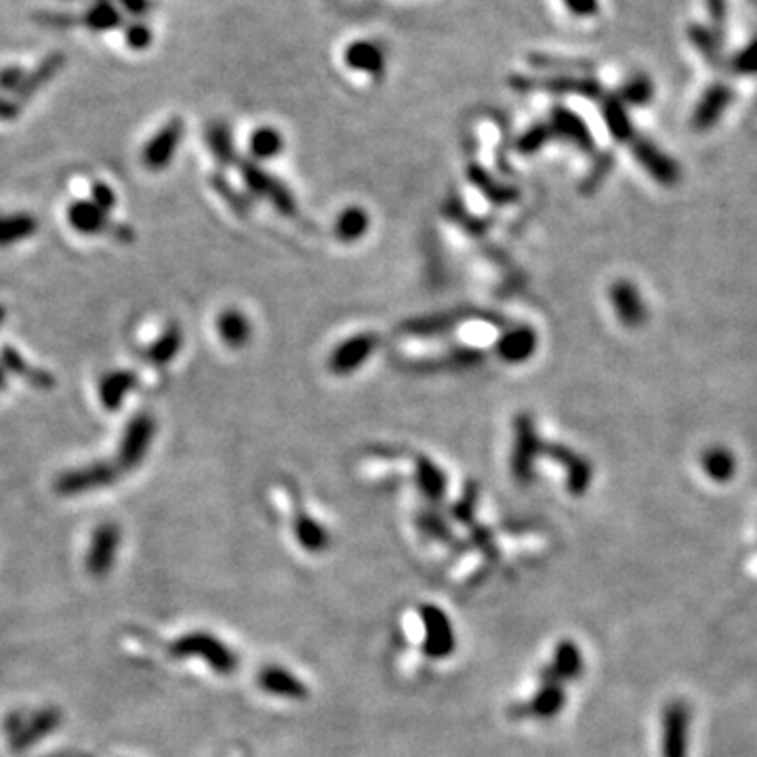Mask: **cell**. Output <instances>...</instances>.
Returning a JSON list of instances; mask_svg holds the SVG:
<instances>
[{
    "label": "cell",
    "instance_id": "6da1fadb",
    "mask_svg": "<svg viewBox=\"0 0 757 757\" xmlns=\"http://www.w3.org/2000/svg\"><path fill=\"white\" fill-rule=\"evenodd\" d=\"M156 436V417L149 413L133 415L123 431L117 453V465L120 471L135 470L146 459L149 447H152Z\"/></svg>",
    "mask_w": 757,
    "mask_h": 757
},
{
    "label": "cell",
    "instance_id": "7a4b0ae2",
    "mask_svg": "<svg viewBox=\"0 0 757 757\" xmlns=\"http://www.w3.org/2000/svg\"><path fill=\"white\" fill-rule=\"evenodd\" d=\"M120 476V470L108 461H95V463L74 467V470L63 471L55 479V490L63 496H77L93 490L106 488L114 484Z\"/></svg>",
    "mask_w": 757,
    "mask_h": 757
},
{
    "label": "cell",
    "instance_id": "3957f363",
    "mask_svg": "<svg viewBox=\"0 0 757 757\" xmlns=\"http://www.w3.org/2000/svg\"><path fill=\"white\" fill-rule=\"evenodd\" d=\"M171 650L175 656L205 658L209 667L223 675L232 673L238 667V658L234 656V652L211 633H189L186 638H179Z\"/></svg>",
    "mask_w": 757,
    "mask_h": 757
},
{
    "label": "cell",
    "instance_id": "277c9868",
    "mask_svg": "<svg viewBox=\"0 0 757 757\" xmlns=\"http://www.w3.org/2000/svg\"><path fill=\"white\" fill-rule=\"evenodd\" d=\"M240 175L245 179V186L251 189L253 194L259 198H268L271 205L276 206V211H280L282 215H293L297 211L294 205V196L291 194L285 183L280 179H276L270 173H265L262 166L255 163H248V160H240Z\"/></svg>",
    "mask_w": 757,
    "mask_h": 757
},
{
    "label": "cell",
    "instance_id": "5b68a950",
    "mask_svg": "<svg viewBox=\"0 0 757 757\" xmlns=\"http://www.w3.org/2000/svg\"><path fill=\"white\" fill-rule=\"evenodd\" d=\"M186 125L183 120L175 117L160 126L158 131L149 137L141 152V163L149 173H160L173 163L175 158L179 143H181Z\"/></svg>",
    "mask_w": 757,
    "mask_h": 757
},
{
    "label": "cell",
    "instance_id": "8992f818",
    "mask_svg": "<svg viewBox=\"0 0 757 757\" xmlns=\"http://www.w3.org/2000/svg\"><path fill=\"white\" fill-rule=\"evenodd\" d=\"M516 442H513L511 455V471L518 482H528L535 473V461L539 456L543 444L539 440V433L535 430L533 419L528 415H518L516 423Z\"/></svg>",
    "mask_w": 757,
    "mask_h": 757
},
{
    "label": "cell",
    "instance_id": "52a82bcc",
    "mask_svg": "<svg viewBox=\"0 0 757 757\" xmlns=\"http://www.w3.org/2000/svg\"><path fill=\"white\" fill-rule=\"evenodd\" d=\"M425 625V652L431 658H447L455 650L456 640L448 616L438 606L425 604L419 610Z\"/></svg>",
    "mask_w": 757,
    "mask_h": 757
},
{
    "label": "cell",
    "instance_id": "ba28073f",
    "mask_svg": "<svg viewBox=\"0 0 757 757\" xmlns=\"http://www.w3.org/2000/svg\"><path fill=\"white\" fill-rule=\"evenodd\" d=\"M688 728H690V711L686 703H669L663 713V757L688 755Z\"/></svg>",
    "mask_w": 757,
    "mask_h": 757
},
{
    "label": "cell",
    "instance_id": "9c48e42d",
    "mask_svg": "<svg viewBox=\"0 0 757 757\" xmlns=\"http://www.w3.org/2000/svg\"><path fill=\"white\" fill-rule=\"evenodd\" d=\"M377 334H356L339 345L328 358V368L333 374H351L362 366L377 348Z\"/></svg>",
    "mask_w": 757,
    "mask_h": 757
},
{
    "label": "cell",
    "instance_id": "30bf717a",
    "mask_svg": "<svg viewBox=\"0 0 757 757\" xmlns=\"http://www.w3.org/2000/svg\"><path fill=\"white\" fill-rule=\"evenodd\" d=\"M610 302L623 326L640 328L648 318L644 299L633 282L616 280L610 288Z\"/></svg>",
    "mask_w": 757,
    "mask_h": 757
},
{
    "label": "cell",
    "instance_id": "8fae6325",
    "mask_svg": "<svg viewBox=\"0 0 757 757\" xmlns=\"http://www.w3.org/2000/svg\"><path fill=\"white\" fill-rule=\"evenodd\" d=\"M633 156L635 160L644 166V171L661 183V186L672 188L680 181V166L675 160L669 158L667 154L661 152L655 143L646 140H635L633 141Z\"/></svg>",
    "mask_w": 757,
    "mask_h": 757
},
{
    "label": "cell",
    "instance_id": "7c38bea8",
    "mask_svg": "<svg viewBox=\"0 0 757 757\" xmlns=\"http://www.w3.org/2000/svg\"><path fill=\"white\" fill-rule=\"evenodd\" d=\"M120 547V528L117 524H101L91 541L86 568L93 576H106L112 568L114 558Z\"/></svg>",
    "mask_w": 757,
    "mask_h": 757
},
{
    "label": "cell",
    "instance_id": "4fadbf2b",
    "mask_svg": "<svg viewBox=\"0 0 757 757\" xmlns=\"http://www.w3.org/2000/svg\"><path fill=\"white\" fill-rule=\"evenodd\" d=\"M566 703V695H564V688L562 681H549V684H543V688L536 695L530 698L528 703L524 705H516V707H511V718H553V715H558L560 711H562Z\"/></svg>",
    "mask_w": 757,
    "mask_h": 757
},
{
    "label": "cell",
    "instance_id": "5bb4252c",
    "mask_svg": "<svg viewBox=\"0 0 757 757\" xmlns=\"http://www.w3.org/2000/svg\"><path fill=\"white\" fill-rule=\"evenodd\" d=\"M545 450L553 461H558V463L566 470V484H568L570 493L576 496L585 495V490L589 488V484H592V476H593L589 461H585L576 453H572L570 448L562 447V444L547 447Z\"/></svg>",
    "mask_w": 757,
    "mask_h": 757
},
{
    "label": "cell",
    "instance_id": "9a60e30c",
    "mask_svg": "<svg viewBox=\"0 0 757 757\" xmlns=\"http://www.w3.org/2000/svg\"><path fill=\"white\" fill-rule=\"evenodd\" d=\"M0 366L4 368V373L17 374V377L24 379L26 383L36 387V390L47 391L55 387L53 374L43 371V368L34 366V364L28 362L26 358L21 356L15 348H11V345H3V348H0Z\"/></svg>",
    "mask_w": 757,
    "mask_h": 757
},
{
    "label": "cell",
    "instance_id": "2e32d148",
    "mask_svg": "<svg viewBox=\"0 0 757 757\" xmlns=\"http://www.w3.org/2000/svg\"><path fill=\"white\" fill-rule=\"evenodd\" d=\"M137 383H140L137 374L133 371H126V368L106 373L100 381V390H97L100 391L101 407L109 410V413H117V410L123 408L125 398L135 390Z\"/></svg>",
    "mask_w": 757,
    "mask_h": 757
},
{
    "label": "cell",
    "instance_id": "e0dca14e",
    "mask_svg": "<svg viewBox=\"0 0 757 757\" xmlns=\"http://www.w3.org/2000/svg\"><path fill=\"white\" fill-rule=\"evenodd\" d=\"M68 223L72 225L74 232L83 236H100L108 232L109 225V215L106 211H101L100 206L93 205L91 200H77L68 206Z\"/></svg>",
    "mask_w": 757,
    "mask_h": 757
},
{
    "label": "cell",
    "instance_id": "ac0fdd59",
    "mask_svg": "<svg viewBox=\"0 0 757 757\" xmlns=\"http://www.w3.org/2000/svg\"><path fill=\"white\" fill-rule=\"evenodd\" d=\"M536 345H539V339H536V333L533 328L518 326L499 339V343H496V354H499L501 360L519 364L528 360V358H533Z\"/></svg>",
    "mask_w": 757,
    "mask_h": 757
},
{
    "label": "cell",
    "instance_id": "d6986e66",
    "mask_svg": "<svg viewBox=\"0 0 757 757\" xmlns=\"http://www.w3.org/2000/svg\"><path fill=\"white\" fill-rule=\"evenodd\" d=\"M40 223L32 213H0V246H13L30 240Z\"/></svg>",
    "mask_w": 757,
    "mask_h": 757
},
{
    "label": "cell",
    "instance_id": "ffe728a7",
    "mask_svg": "<svg viewBox=\"0 0 757 757\" xmlns=\"http://www.w3.org/2000/svg\"><path fill=\"white\" fill-rule=\"evenodd\" d=\"M217 333L219 339H221L228 348L242 350L245 345H248V341H251L253 326L240 310L230 308L223 310L221 314L217 316Z\"/></svg>",
    "mask_w": 757,
    "mask_h": 757
},
{
    "label": "cell",
    "instance_id": "44dd1931",
    "mask_svg": "<svg viewBox=\"0 0 757 757\" xmlns=\"http://www.w3.org/2000/svg\"><path fill=\"white\" fill-rule=\"evenodd\" d=\"M63 63H66V57L61 53H53L49 55L47 60L40 63L38 68H34L32 74H26L24 80H21V85L15 89V101L21 103L26 100H30L32 95H36L40 89H43L44 85L51 83L60 70L63 68Z\"/></svg>",
    "mask_w": 757,
    "mask_h": 757
},
{
    "label": "cell",
    "instance_id": "7402d4cb",
    "mask_svg": "<svg viewBox=\"0 0 757 757\" xmlns=\"http://www.w3.org/2000/svg\"><path fill=\"white\" fill-rule=\"evenodd\" d=\"M259 686L265 692L285 698H305L308 697V686L302 680H297L291 672L280 667H265L259 673Z\"/></svg>",
    "mask_w": 757,
    "mask_h": 757
},
{
    "label": "cell",
    "instance_id": "603a6c76",
    "mask_svg": "<svg viewBox=\"0 0 757 757\" xmlns=\"http://www.w3.org/2000/svg\"><path fill=\"white\" fill-rule=\"evenodd\" d=\"M181 348H183V331L177 322H173V325H169L163 333H160V337L156 339L154 343L148 345L146 351H143V358H146L149 364H154V366L163 368L166 366V364L175 360Z\"/></svg>",
    "mask_w": 757,
    "mask_h": 757
},
{
    "label": "cell",
    "instance_id": "cb8c5ba5",
    "mask_svg": "<svg viewBox=\"0 0 757 757\" xmlns=\"http://www.w3.org/2000/svg\"><path fill=\"white\" fill-rule=\"evenodd\" d=\"M730 101H732V93L728 86H721V85L711 86L707 93L703 95L701 103L697 106V112H695L697 129L701 131L711 129V126L721 118V114L726 112V108L730 106Z\"/></svg>",
    "mask_w": 757,
    "mask_h": 757
},
{
    "label": "cell",
    "instance_id": "d4e9b609",
    "mask_svg": "<svg viewBox=\"0 0 757 757\" xmlns=\"http://www.w3.org/2000/svg\"><path fill=\"white\" fill-rule=\"evenodd\" d=\"M473 311L459 310V311H447V314H436L427 318H415V320H410L402 326V331L408 334H417V337H430V334H440V333L450 331V328H455L456 325H461V322L467 320Z\"/></svg>",
    "mask_w": 757,
    "mask_h": 757
},
{
    "label": "cell",
    "instance_id": "484cf974",
    "mask_svg": "<svg viewBox=\"0 0 757 757\" xmlns=\"http://www.w3.org/2000/svg\"><path fill=\"white\" fill-rule=\"evenodd\" d=\"M552 133H556L558 137H562V140H568L572 143H576L581 149H592L593 148V140H592V133L587 131V126L583 120L576 117V114L568 112V109H556L553 112V129Z\"/></svg>",
    "mask_w": 757,
    "mask_h": 757
},
{
    "label": "cell",
    "instance_id": "4316f807",
    "mask_svg": "<svg viewBox=\"0 0 757 757\" xmlns=\"http://www.w3.org/2000/svg\"><path fill=\"white\" fill-rule=\"evenodd\" d=\"M484 360V351L479 350H471V348H461L455 351H448L444 358H438V360H421L415 364V368H423V371H438V368H444V371H467V368L478 366L479 362Z\"/></svg>",
    "mask_w": 757,
    "mask_h": 757
},
{
    "label": "cell",
    "instance_id": "83f0119b",
    "mask_svg": "<svg viewBox=\"0 0 757 757\" xmlns=\"http://www.w3.org/2000/svg\"><path fill=\"white\" fill-rule=\"evenodd\" d=\"M549 669H552L553 675H556L560 681L579 678L583 672V656L579 646L568 640L560 641L556 655H553V663Z\"/></svg>",
    "mask_w": 757,
    "mask_h": 757
},
{
    "label": "cell",
    "instance_id": "f1b7e54d",
    "mask_svg": "<svg viewBox=\"0 0 757 757\" xmlns=\"http://www.w3.org/2000/svg\"><path fill=\"white\" fill-rule=\"evenodd\" d=\"M293 528H294V536H297L299 545L308 549V552H314V553L325 552L328 543H331V536H328L325 526L318 524L314 518L308 516V513H297Z\"/></svg>",
    "mask_w": 757,
    "mask_h": 757
},
{
    "label": "cell",
    "instance_id": "f546056e",
    "mask_svg": "<svg viewBox=\"0 0 757 757\" xmlns=\"http://www.w3.org/2000/svg\"><path fill=\"white\" fill-rule=\"evenodd\" d=\"M206 146H209L213 158L221 166H230L236 163V149L232 131L225 123H211L206 126Z\"/></svg>",
    "mask_w": 757,
    "mask_h": 757
},
{
    "label": "cell",
    "instance_id": "4dcf8cb0",
    "mask_svg": "<svg viewBox=\"0 0 757 757\" xmlns=\"http://www.w3.org/2000/svg\"><path fill=\"white\" fill-rule=\"evenodd\" d=\"M467 177L471 179L473 183H476V188L487 196L488 200H493L495 205H510V202L518 200L519 192L516 188L511 186H501V183H496L493 177L488 175L487 171L479 169L478 165H471L470 171H467Z\"/></svg>",
    "mask_w": 757,
    "mask_h": 757
},
{
    "label": "cell",
    "instance_id": "1f68e13d",
    "mask_svg": "<svg viewBox=\"0 0 757 757\" xmlns=\"http://www.w3.org/2000/svg\"><path fill=\"white\" fill-rule=\"evenodd\" d=\"M703 471L707 473V476L713 479V482H730L734 478V473H737V461H734V456L730 450L721 448V447H713L709 450H705L703 455Z\"/></svg>",
    "mask_w": 757,
    "mask_h": 757
},
{
    "label": "cell",
    "instance_id": "d6a6232c",
    "mask_svg": "<svg viewBox=\"0 0 757 757\" xmlns=\"http://www.w3.org/2000/svg\"><path fill=\"white\" fill-rule=\"evenodd\" d=\"M417 482L430 501H440L447 495V478H444L440 467L433 465L427 456L417 459Z\"/></svg>",
    "mask_w": 757,
    "mask_h": 757
},
{
    "label": "cell",
    "instance_id": "836d02e7",
    "mask_svg": "<svg viewBox=\"0 0 757 757\" xmlns=\"http://www.w3.org/2000/svg\"><path fill=\"white\" fill-rule=\"evenodd\" d=\"M368 225H371V221H368L366 211L360 209V206H350V209H345L339 215L337 225H334V234L343 242H356L366 234Z\"/></svg>",
    "mask_w": 757,
    "mask_h": 757
},
{
    "label": "cell",
    "instance_id": "e575fe53",
    "mask_svg": "<svg viewBox=\"0 0 757 757\" xmlns=\"http://www.w3.org/2000/svg\"><path fill=\"white\" fill-rule=\"evenodd\" d=\"M282 146H285V140H282L280 133L271 129V126H259L257 131H253L251 140H248V149H251V154L262 160L276 158V156L280 154Z\"/></svg>",
    "mask_w": 757,
    "mask_h": 757
},
{
    "label": "cell",
    "instance_id": "d590c367",
    "mask_svg": "<svg viewBox=\"0 0 757 757\" xmlns=\"http://www.w3.org/2000/svg\"><path fill=\"white\" fill-rule=\"evenodd\" d=\"M345 60H348L351 68H356V70H362V72L377 74L381 72V68H383V55H381L379 49L371 43L351 44V47L348 49V55H345Z\"/></svg>",
    "mask_w": 757,
    "mask_h": 757
},
{
    "label": "cell",
    "instance_id": "8d00e7d4",
    "mask_svg": "<svg viewBox=\"0 0 757 757\" xmlns=\"http://www.w3.org/2000/svg\"><path fill=\"white\" fill-rule=\"evenodd\" d=\"M604 117H606V125H608L612 137H615L616 141L632 140V123H629L625 108H623L621 101L618 100L606 101Z\"/></svg>",
    "mask_w": 757,
    "mask_h": 757
},
{
    "label": "cell",
    "instance_id": "74e56055",
    "mask_svg": "<svg viewBox=\"0 0 757 757\" xmlns=\"http://www.w3.org/2000/svg\"><path fill=\"white\" fill-rule=\"evenodd\" d=\"M85 24L93 30H109V28H117L120 24V13L114 9V4L97 3L85 15Z\"/></svg>",
    "mask_w": 757,
    "mask_h": 757
},
{
    "label": "cell",
    "instance_id": "f35d334b",
    "mask_svg": "<svg viewBox=\"0 0 757 757\" xmlns=\"http://www.w3.org/2000/svg\"><path fill=\"white\" fill-rule=\"evenodd\" d=\"M549 137H552V129H547V126H543V125L533 126V129L526 131L524 135L519 137L518 152L526 154V156L539 152V149L547 143Z\"/></svg>",
    "mask_w": 757,
    "mask_h": 757
},
{
    "label": "cell",
    "instance_id": "ab89813d",
    "mask_svg": "<svg viewBox=\"0 0 757 757\" xmlns=\"http://www.w3.org/2000/svg\"><path fill=\"white\" fill-rule=\"evenodd\" d=\"M211 183H213V188H215V192L221 196V198L228 202L230 206H232V209L236 211V213H240V215H245V213L248 211V202H246V198L245 196H242L240 192H236V189L230 186L228 181H225L223 177H219V175H215L211 179Z\"/></svg>",
    "mask_w": 757,
    "mask_h": 757
},
{
    "label": "cell",
    "instance_id": "60d3db41",
    "mask_svg": "<svg viewBox=\"0 0 757 757\" xmlns=\"http://www.w3.org/2000/svg\"><path fill=\"white\" fill-rule=\"evenodd\" d=\"M610 166H612V156H610V154L600 156V158L595 160L593 169H589L587 177L583 179V186H581L583 192H585V194H587V192H593V189H598L600 186H602L604 179L608 177Z\"/></svg>",
    "mask_w": 757,
    "mask_h": 757
},
{
    "label": "cell",
    "instance_id": "b9f144b4",
    "mask_svg": "<svg viewBox=\"0 0 757 757\" xmlns=\"http://www.w3.org/2000/svg\"><path fill=\"white\" fill-rule=\"evenodd\" d=\"M57 718H60V715H57L55 711H44V713H40L38 720L32 721V726L28 728L24 734H21V743L17 745V747L24 749L26 745H30L34 738L40 737V734H47L51 728H55Z\"/></svg>",
    "mask_w": 757,
    "mask_h": 757
},
{
    "label": "cell",
    "instance_id": "7bdbcfd3",
    "mask_svg": "<svg viewBox=\"0 0 757 757\" xmlns=\"http://www.w3.org/2000/svg\"><path fill=\"white\" fill-rule=\"evenodd\" d=\"M91 202L109 215V213L117 209L118 198H117V192H114L106 181H93V186H91Z\"/></svg>",
    "mask_w": 757,
    "mask_h": 757
},
{
    "label": "cell",
    "instance_id": "ee69618b",
    "mask_svg": "<svg viewBox=\"0 0 757 757\" xmlns=\"http://www.w3.org/2000/svg\"><path fill=\"white\" fill-rule=\"evenodd\" d=\"M419 528L423 530L425 535L436 536V539H440L444 543H453V536H450L448 526L444 524L440 518L433 516V513H421V516H419Z\"/></svg>",
    "mask_w": 757,
    "mask_h": 757
},
{
    "label": "cell",
    "instance_id": "f6af8a7d",
    "mask_svg": "<svg viewBox=\"0 0 757 757\" xmlns=\"http://www.w3.org/2000/svg\"><path fill=\"white\" fill-rule=\"evenodd\" d=\"M623 97H625L629 103H635V106H644V103L650 101L652 86L646 78H635L623 89Z\"/></svg>",
    "mask_w": 757,
    "mask_h": 757
},
{
    "label": "cell",
    "instance_id": "bcb514c9",
    "mask_svg": "<svg viewBox=\"0 0 757 757\" xmlns=\"http://www.w3.org/2000/svg\"><path fill=\"white\" fill-rule=\"evenodd\" d=\"M447 213H448V217H453V221H459L461 225H465V228L471 230L473 234H479L484 228H487V225H484L482 221H478V219L473 215L471 217L467 215V211L459 205V200H450L447 205Z\"/></svg>",
    "mask_w": 757,
    "mask_h": 757
},
{
    "label": "cell",
    "instance_id": "7dc6e473",
    "mask_svg": "<svg viewBox=\"0 0 757 757\" xmlns=\"http://www.w3.org/2000/svg\"><path fill=\"white\" fill-rule=\"evenodd\" d=\"M473 510H476V488H467L465 495L461 496V501L453 507V516L461 519L463 524L473 522Z\"/></svg>",
    "mask_w": 757,
    "mask_h": 757
},
{
    "label": "cell",
    "instance_id": "c3c4849f",
    "mask_svg": "<svg viewBox=\"0 0 757 757\" xmlns=\"http://www.w3.org/2000/svg\"><path fill=\"white\" fill-rule=\"evenodd\" d=\"M732 68L738 74H757V40H753L743 53L737 55Z\"/></svg>",
    "mask_w": 757,
    "mask_h": 757
},
{
    "label": "cell",
    "instance_id": "681fc988",
    "mask_svg": "<svg viewBox=\"0 0 757 757\" xmlns=\"http://www.w3.org/2000/svg\"><path fill=\"white\" fill-rule=\"evenodd\" d=\"M24 77H26V72L21 70L20 66L7 68V70L0 72V89L9 91V93H15V89L21 85Z\"/></svg>",
    "mask_w": 757,
    "mask_h": 757
},
{
    "label": "cell",
    "instance_id": "f907efd6",
    "mask_svg": "<svg viewBox=\"0 0 757 757\" xmlns=\"http://www.w3.org/2000/svg\"><path fill=\"white\" fill-rule=\"evenodd\" d=\"M126 43H129V47L133 49H146L148 44L152 43V34H149V30L143 24H135L126 32Z\"/></svg>",
    "mask_w": 757,
    "mask_h": 757
},
{
    "label": "cell",
    "instance_id": "816d5d0a",
    "mask_svg": "<svg viewBox=\"0 0 757 757\" xmlns=\"http://www.w3.org/2000/svg\"><path fill=\"white\" fill-rule=\"evenodd\" d=\"M21 108L20 103L15 100H9V97L0 95V123H11V120H15L20 117Z\"/></svg>",
    "mask_w": 757,
    "mask_h": 757
},
{
    "label": "cell",
    "instance_id": "f5cc1de1",
    "mask_svg": "<svg viewBox=\"0 0 757 757\" xmlns=\"http://www.w3.org/2000/svg\"><path fill=\"white\" fill-rule=\"evenodd\" d=\"M473 543H476V545L479 549H484V552L490 553V556H493V553H495L493 539H490V533H488L487 528H482V526H476V528H473Z\"/></svg>",
    "mask_w": 757,
    "mask_h": 757
},
{
    "label": "cell",
    "instance_id": "db71d44e",
    "mask_svg": "<svg viewBox=\"0 0 757 757\" xmlns=\"http://www.w3.org/2000/svg\"><path fill=\"white\" fill-rule=\"evenodd\" d=\"M114 3H118L120 7H125L135 15H143L149 11V0H114Z\"/></svg>",
    "mask_w": 757,
    "mask_h": 757
},
{
    "label": "cell",
    "instance_id": "11a10c76",
    "mask_svg": "<svg viewBox=\"0 0 757 757\" xmlns=\"http://www.w3.org/2000/svg\"><path fill=\"white\" fill-rule=\"evenodd\" d=\"M568 3V7L572 11H576V13L585 15V13H593L595 11V0H566Z\"/></svg>",
    "mask_w": 757,
    "mask_h": 757
},
{
    "label": "cell",
    "instance_id": "9f6ffc18",
    "mask_svg": "<svg viewBox=\"0 0 757 757\" xmlns=\"http://www.w3.org/2000/svg\"><path fill=\"white\" fill-rule=\"evenodd\" d=\"M709 9H711V15H713L715 21L724 20V17H721V15L726 13V3H724V0H709Z\"/></svg>",
    "mask_w": 757,
    "mask_h": 757
},
{
    "label": "cell",
    "instance_id": "6f0895ef",
    "mask_svg": "<svg viewBox=\"0 0 757 757\" xmlns=\"http://www.w3.org/2000/svg\"><path fill=\"white\" fill-rule=\"evenodd\" d=\"M7 385H9V381H7V373H4V368L0 366V391L7 390Z\"/></svg>",
    "mask_w": 757,
    "mask_h": 757
},
{
    "label": "cell",
    "instance_id": "680465c9",
    "mask_svg": "<svg viewBox=\"0 0 757 757\" xmlns=\"http://www.w3.org/2000/svg\"><path fill=\"white\" fill-rule=\"evenodd\" d=\"M4 320H7V308H4V305L0 303V326H3Z\"/></svg>",
    "mask_w": 757,
    "mask_h": 757
}]
</instances>
